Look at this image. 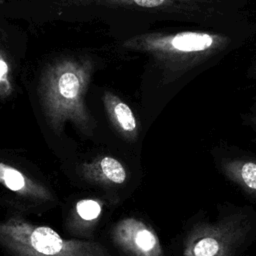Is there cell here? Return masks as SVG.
Wrapping results in <instances>:
<instances>
[{
    "label": "cell",
    "instance_id": "obj_1",
    "mask_svg": "<svg viewBox=\"0 0 256 256\" xmlns=\"http://www.w3.org/2000/svg\"><path fill=\"white\" fill-rule=\"evenodd\" d=\"M256 241V208L222 202L190 216L175 244L176 256H243Z\"/></svg>",
    "mask_w": 256,
    "mask_h": 256
},
{
    "label": "cell",
    "instance_id": "obj_2",
    "mask_svg": "<svg viewBox=\"0 0 256 256\" xmlns=\"http://www.w3.org/2000/svg\"><path fill=\"white\" fill-rule=\"evenodd\" d=\"M92 71L91 61L76 57L58 59L43 70L38 95L45 119L56 133L71 122L83 134H93L96 122L85 101Z\"/></svg>",
    "mask_w": 256,
    "mask_h": 256
},
{
    "label": "cell",
    "instance_id": "obj_3",
    "mask_svg": "<svg viewBox=\"0 0 256 256\" xmlns=\"http://www.w3.org/2000/svg\"><path fill=\"white\" fill-rule=\"evenodd\" d=\"M227 41V38L218 34L182 31L136 35L125 40L122 47L148 54L172 79L215 54Z\"/></svg>",
    "mask_w": 256,
    "mask_h": 256
},
{
    "label": "cell",
    "instance_id": "obj_4",
    "mask_svg": "<svg viewBox=\"0 0 256 256\" xmlns=\"http://www.w3.org/2000/svg\"><path fill=\"white\" fill-rule=\"evenodd\" d=\"M0 246L13 256H112L97 242L65 239L20 216L0 222Z\"/></svg>",
    "mask_w": 256,
    "mask_h": 256
},
{
    "label": "cell",
    "instance_id": "obj_5",
    "mask_svg": "<svg viewBox=\"0 0 256 256\" xmlns=\"http://www.w3.org/2000/svg\"><path fill=\"white\" fill-rule=\"evenodd\" d=\"M216 170L256 205V153L227 142L210 149Z\"/></svg>",
    "mask_w": 256,
    "mask_h": 256
},
{
    "label": "cell",
    "instance_id": "obj_6",
    "mask_svg": "<svg viewBox=\"0 0 256 256\" xmlns=\"http://www.w3.org/2000/svg\"><path fill=\"white\" fill-rule=\"evenodd\" d=\"M112 239L129 256H166L155 230L137 218L120 220L112 230Z\"/></svg>",
    "mask_w": 256,
    "mask_h": 256
},
{
    "label": "cell",
    "instance_id": "obj_7",
    "mask_svg": "<svg viewBox=\"0 0 256 256\" xmlns=\"http://www.w3.org/2000/svg\"><path fill=\"white\" fill-rule=\"evenodd\" d=\"M83 178L91 183L116 186L127 181V170L125 166L112 156L97 157L91 162H84L80 166Z\"/></svg>",
    "mask_w": 256,
    "mask_h": 256
},
{
    "label": "cell",
    "instance_id": "obj_8",
    "mask_svg": "<svg viewBox=\"0 0 256 256\" xmlns=\"http://www.w3.org/2000/svg\"><path fill=\"white\" fill-rule=\"evenodd\" d=\"M0 184L19 196L38 201H52L53 194L16 167L0 161Z\"/></svg>",
    "mask_w": 256,
    "mask_h": 256
},
{
    "label": "cell",
    "instance_id": "obj_9",
    "mask_svg": "<svg viewBox=\"0 0 256 256\" xmlns=\"http://www.w3.org/2000/svg\"><path fill=\"white\" fill-rule=\"evenodd\" d=\"M102 99L108 118L116 130L129 141H135L139 134V128L129 105L111 91H105Z\"/></svg>",
    "mask_w": 256,
    "mask_h": 256
},
{
    "label": "cell",
    "instance_id": "obj_10",
    "mask_svg": "<svg viewBox=\"0 0 256 256\" xmlns=\"http://www.w3.org/2000/svg\"><path fill=\"white\" fill-rule=\"evenodd\" d=\"M69 5H102L108 7L145 9V10H165L174 8L180 4L201 0H58Z\"/></svg>",
    "mask_w": 256,
    "mask_h": 256
},
{
    "label": "cell",
    "instance_id": "obj_11",
    "mask_svg": "<svg viewBox=\"0 0 256 256\" xmlns=\"http://www.w3.org/2000/svg\"><path fill=\"white\" fill-rule=\"evenodd\" d=\"M103 205L96 199H82L75 205V214L83 221L92 223L102 214Z\"/></svg>",
    "mask_w": 256,
    "mask_h": 256
},
{
    "label": "cell",
    "instance_id": "obj_12",
    "mask_svg": "<svg viewBox=\"0 0 256 256\" xmlns=\"http://www.w3.org/2000/svg\"><path fill=\"white\" fill-rule=\"evenodd\" d=\"M242 121L243 124L250 129L256 141V101L253 103L249 111L242 115Z\"/></svg>",
    "mask_w": 256,
    "mask_h": 256
},
{
    "label": "cell",
    "instance_id": "obj_13",
    "mask_svg": "<svg viewBox=\"0 0 256 256\" xmlns=\"http://www.w3.org/2000/svg\"><path fill=\"white\" fill-rule=\"evenodd\" d=\"M254 74H255V75H256V68H255V69H254Z\"/></svg>",
    "mask_w": 256,
    "mask_h": 256
}]
</instances>
